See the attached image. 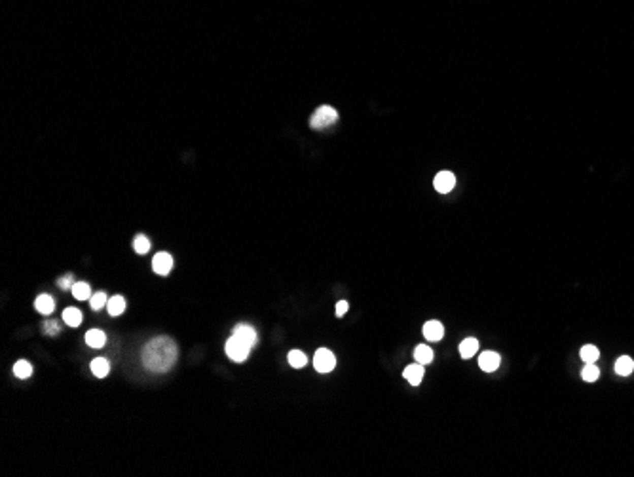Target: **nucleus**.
<instances>
[{"label": "nucleus", "instance_id": "obj_25", "mask_svg": "<svg viewBox=\"0 0 634 477\" xmlns=\"http://www.w3.org/2000/svg\"><path fill=\"white\" fill-rule=\"evenodd\" d=\"M89 301H91V308H93V310H101L103 306H107V303H108L107 295H105L103 291H99V293L91 295V299H89Z\"/></svg>", "mask_w": 634, "mask_h": 477}, {"label": "nucleus", "instance_id": "obj_11", "mask_svg": "<svg viewBox=\"0 0 634 477\" xmlns=\"http://www.w3.org/2000/svg\"><path fill=\"white\" fill-rule=\"evenodd\" d=\"M477 352H479V340H477V339H471V337H469V339H465V340H461V344H460V355L463 357V360H469V357H473V355H475Z\"/></svg>", "mask_w": 634, "mask_h": 477}, {"label": "nucleus", "instance_id": "obj_16", "mask_svg": "<svg viewBox=\"0 0 634 477\" xmlns=\"http://www.w3.org/2000/svg\"><path fill=\"white\" fill-rule=\"evenodd\" d=\"M414 357H416L418 363L427 365V363L433 362V350L429 346H425V344H420V346H416V350H414Z\"/></svg>", "mask_w": 634, "mask_h": 477}, {"label": "nucleus", "instance_id": "obj_4", "mask_svg": "<svg viewBox=\"0 0 634 477\" xmlns=\"http://www.w3.org/2000/svg\"><path fill=\"white\" fill-rule=\"evenodd\" d=\"M313 365H315V371H319V373H331L334 365H336V357H334L331 350L319 348L315 355H313Z\"/></svg>", "mask_w": 634, "mask_h": 477}, {"label": "nucleus", "instance_id": "obj_8", "mask_svg": "<svg viewBox=\"0 0 634 477\" xmlns=\"http://www.w3.org/2000/svg\"><path fill=\"white\" fill-rule=\"evenodd\" d=\"M442 335H445V327H442V323L437 321V319H431V321H427L424 325V337L427 340H431V342L440 340Z\"/></svg>", "mask_w": 634, "mask_h": 477}, {"label": "nucleus", "instance_id": "obj_22", "mask_svg": "<svg viewBox=\"0 0 634 477\" xmlns=\"http://www.w3.org/2000/svg\"><path fill=\"white\" fill-rule=\"evenodd\" d=\"M306 362H308V357H306V354L300 352V350H291V352H289V363H291V367L300 369L306 365Z\"/></svg>", "mask_w": 634, "mask_h": 477}, {"label": "nucleus", "instance_id": "obj_21", "mask_svg": "<svg viewBox=\"0 0 634 477\" xmlns=\"http://www.w3.org/2000/svg\"><path fill=\"white\" fill-rule=\"evenodd\" d=\"M600 357V352L596 346H592V344H587V346L581 348V360L585 363H594L596 360Z\"/></svg>", "mask_w": 634, "mask_h": 477}, {"label": "nucleus", "instance_id": "obj_15", "mask_svg": "<svg viewBox=\"0 0 634 477\" xmlns=\"http://www.w3.org/2000/svg\"><path fill=\"white\" fill-rule=\"evenodd\" d=\"M634 371V362L628 355H623L615 362V373L621 376H628Z\"/></svg>", "mask_w": 634, "mask_h": 477}, {"label": "nucleus", "instance_id": "obj_19", "mask_svg": "<svg viewBox=\"0 0 634 477\" xmlns=\"http://www.w3.org/2000/svg\"><path fill=\"white\" fill-rule=\"evenodd\" d=\"M63 321L71 327H78L82 323V312L76 310V308H67L63 312Z\"/></svg>", "mask_w": 634, "mask_h": 477}, {"label": "nucleus", "instance_id": "obj_20", "mask_svg": "<svg viewBox=\"0 0 634 477\" xmlns=\"http://www.w3.org/2000/svg\"><path fill=\"white\" fill-rule=\"evenodd\" d=\"M14 375L17 376V378H29V376L33 375V365H30L29 362H25V360L17 362L14 365Z\"/></svg>", "mask_w": 634, "mask_h": 477}, {"label": "nucleus", "instance_id": "obj_1", "mask_svg": "<svg viewBox=\"0 0 634 477\" xmlns=\"http://www.w3.org/2000/svg\"><path fill=\"white\" fill-rule=\"evenodd\" d=\"M143 365L152 373H166L177 363L179 348L171 337H156L143 348Z\"/></svg>", "mask_w": 634, "mask_h": 477}, {"label": "nucleus", "instance_id": "obj_27", "mask_svg": "<svg viewBox=\"0 0 634 477\" xmlns=\"http://www.w3.org/2000/svg\"><path fill=\"white\" fill-rule=\"evenodd\" d=\"M72 280H74V276H72V274H67V276H63V278L59 280L57 285L61 287V289H69V291H71V287L74 285V283H72Z\"/></svg>", "mask_w": 634, "mask_h": 477}, {"label": "nucleus", "instance_id": "obj_17", "mask_svg": "<svg viewBox=\"0 0 634 477\" xmlns=\"http://www.w3.org/2000/svg\"><path fill=\"white\" fill-rule=\"evenodd\" d=\"M91 371H93L95 376L103 378V376L108 375V371H110V363H108L105 357H95L93 362H91Z\"/></svg>", "mask_w": 634, "mask_h": 477}, {"label": "nucleus", "instance_id": "obj_7", "mask_svg": "<svg viewBox=\"0 0 634 477\" xmlns=\"http://www.w3.org/2000/svg\"><path fill=\"white\" fill-rule=\"evenodd\" d=\"M499 363H501V357L496 352H483L481 357H479V367L486 371V373H494L499 367Z\"/></svg>", "mask_w": 634, "mask_h": 477}, {"label": "nucleus", "instance_id": "obj_9", "mask_svg": "<svg viewBox=\"0 0 634 477\" xmlns=\"http://www.w3.org/2000/svg\"><path fill=\"white\" fill-rule=\"evenodd\" d=\"M234 335H236V337H238V339H241L243 340V342H245V344H249V346H255V344H257V333H255V329H252L251 325H245V323H239V325H236L234 327Z\"/></svg>", "mask_w": 634, "mask_h": 477}, {"label": "nucleus", "instance_id": "obj_5", "mask_svg": "<svg viewBox=\"0 0 634 477\" xmlns=\"http://www.w3.org/2000/svg\"><path fill=\"white\" fill-rule=\"evenodd\" d=\"M173 268V257L169 253H156L152 259V270L160 276H167Z\"/></svg>", "mask_w": 634, "mask_h": 477}, {"label": "nucleus", "instance_id": "obj_13", "mask_svg": "<svg viewBox=\"0 0 634 477\" xmlns=\"http://www.w3.org/2000/svg\"><path fill=\"white\" fill-rule=\"evenodd\" d=\"M107 310L110 316H120V314L125 310V301H123V296H120V295L110 296L107 303Z\"/></svg>", "mask_w": 634, "mask_h": 477}, {"label": "nucleus", "instance_id": "obj_2", "mask_svg": "<svg viewBox=\"0 0 634 477\" xmlns=\"http://www.w3.org/2000/svg\"><path fill=\"white\" fill-rule=\"evenodd\" d=\"M336 120H338L336 109H332L329 105H323V107H319V109L311 114L310 126H311V130H325V128L332 126Z\"/></svg>", "mask_w": 634, "mask_h": 477}, {"label": "nucleus", "instance_id": "obj_12", "mask_svg": "<svg viewBox=\"0 0 634 477\" xmlns=\"http://www.w3.org/2000/svg\"><path fill=\"white\" fill-rule=\"evenodd\" d=\"M86 342L87 346L91 348H103L105 346V342H107V335L99 329H91V331L86 333Z\"/></svg>", "mask_w": 634, "mask_h": 477}, {"label": "nucleus", "instance_id": "obj_3", "mask_svg": "<svg viewBox=\"0 0 634 477\" xmlns=\"http://www.w3.org/2000/svg\"><path fill=\"white\" fill-rule=\"evenodd\" d=\"M249 350H251V346L245 344L241 339H238L236 335H232L228 342H226V354L234 362H245L249 357Z\"/></svg>", "mask_w": 634, "mask_h": 477}, {"label": "nucleus", "instance_id": "obj_10", "mask_svg": "<svg viewBox=\"0 0 634 477\" xmlns=\"http://www.w3.org/2000/svg\"><path fill=\"white\" fill-rule=\"evenodd\" d=\"M404 378L412 384V386H418L422 382V378H424V365L422 363H414V365H408V367L404 369Z\"/></svg>", "mask_w": 634, "mask_h": 477}, {"label": "nucleus", "instance_id": "obj_24", "mask_svg": "<svg viewBox=\"0 0 634 477\" xmlns=\"http://www.w3.org/2000/svg\"><path fill=\"white\" fill-rule=\"evenodd\" d=\"M581 376H583L585 382H594L596 378L600 376V371L596 365H592V363H587V367H583L581 371Z\"/></svg>", "mask_w": 634, "mask_h": 477}, {"label": "nucleus", "instance_id": "obj_28", "mask_svg": "<svg viewBox=\"0 0 634 477\" xmlns=\"http://www.w3.org/2000/svg\"><path fill=\"white\" fill-rule=\"evenodd\" d=\"M347 308H350V304H347L346 301H340V303L336 304V316H338V318H342V316H344V314L347 312Z\"/></svg>", "mask_w": 634, "mask_h": 477}, {"label": "nucleus", "instance_id": "obj_26", "mask_svg": "<svg viewBox=\"0 0 634 477\" xmlns=\"http://www.w3.org/2000/svg\"><path fill=\"white\" fill-rule=\"evenodd\" d=\"M42 331L46 333V335H50V337H55V335H57V333L61 331V327H59L57 321H53V319H48V321H44Z\"/></svg>", "mask_w": 634, "mask_h": 477}, {"label": "nucleus", "instance_id": "obj_6", "mask_svg": "<svg viewBox=\"0 0 634 477\" xmlns=\"http://www.w3.org/2000/svg\"><path fill=\"white\" fill-rule=\"evenodd\" d=\"M454 185H456V177H454V173H450V171H440V173L435 177V181H433L435 190L440 192V194L450 192V190L454 188Z\"/></svg>", "mask_w": 634, "mask_h": 477}, {"label": "nucleus", "instance_id": "obj_18", "mask_svg": "<svg viewBox=\"0 0 634 477\" xmlns=\"http://www.w3.org/2000/svg\"><path fill=\"white\" fill-rule=\"evenodd\" d=\"M72 291V296H76L78 301H86V299H91V289H89V285L86 282H78L74 283L71 287Z\"/></svg>", "mask_w": 634, "mask_h": 477}, {"label": "nucleus", "instance_id": "obj_23", "mask_svg": "<svg viewBox=\"0 0 634 477\" xmlns=\"http://www.w3.org/2000/svg\"><path fill=\"white\" fill-rule=\"evenodd\" d=\"M133 249H135L139 255L148 253V249H150V242H148V238L143 236V234H139L137 238L133 240Z\"/></svg>", "mask_w": 634, "mask_h": 477}, {"label": "nucleus", "instance_id": "obj_14", "mask_svg": "<svg viewBox=\"0 0 634 477\" xmlns=\"http://www.w3.org/2000/svg\"><path fill=\"white\" fill-rule=\"evenodd\" d=\"M35 306H36V310L40 312V314H46V316H48V314H51V312H53V308H55V303H53V299H51L50 295H40L35 301Z\"/></svg>", "mask_w": 634, "mask_h": 477}]
</instances>
